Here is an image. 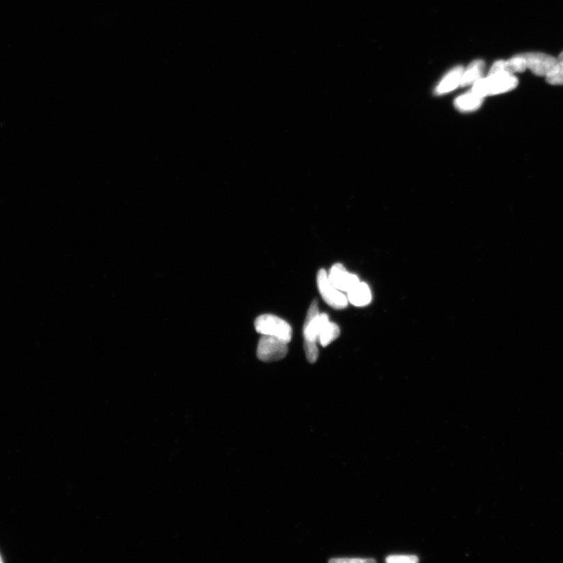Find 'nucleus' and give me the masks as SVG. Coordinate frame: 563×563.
I'll return each mask as SVG.
<instances>
[{
    "mask_svg": "<svg viewBox=\"0 0 563 563\" xmlns=\"http://www.w3.org/2000/svg\"><path fill=\"white\" fill-rule=\"evenodd\" d=\"M387 562H417L419 558L415 555H391L386 557Z\"/></svg>",
    "mask_w": 563,
    "mask_h": 563,
    "instance_id": "2eb2a0df",
    "label": "nucleus"
},
{
    "mask_svg": "<svg viewBox=\"0 0 563 563\" xmlns=\"http://www.w3.org/2000/svg\"><path fill=\"white\" fill-rule=\"evenodd\" d=\"M0 562H1V558H0Z\"/></svg>",
    "mask_w": 563,
    "mask_h": 563,
    "instance_id": "a211bd4d",
    "label": "nucleus"
},
{
    "mask_svg": "<svg viewBox=\"0 0 563 563\" xmlns=\"http://www.w3.org/2000/svg\"><path fill=\"white\" fill-rule=\"evenodd\" d=\"M485 64L483 61H475L469 65L466 72L463 73L461 80V86H467L474 84L475 81L481 79Z\"/></svg>",
    "mask_w": 563,
    "mask_h": 563,
    "instance_id": "9b49d317",
    "label": "nucleus"
},
{
    "mask_svg": "<svg viewBox=\"0 0 563 563\" xmlns=\"http://www.w3.org/2000/svg\"><path fill=\"white\" fill-rule=\"evenodd\" d=\"M547 83L553 86L563 85V64L560 63L553 73L547 76Z\"/></svg>",
    "mask_w": 563,
    "mask_h": 563,
    "instance_id": "4468645a",
    "label": "nucleus"
},
{
    "mask_svg": "<svg viewBox=\"0 0 563 563\" xmlns=\"http://www.w3.org/2000/svg\"><path fill=\"white\" fill-rule=\"evenodd\" d=\"M348 293L350 302L358 306V307H363V306L369 304L371 300L370 289L367 284L365 283L360 282L356 287H354Z\"/></svg>",
    "mask_w": 563,
    "mask_h": 563,
    "instance_id": "1a4fd4ad",
    "label": "nucleus"
},
{
    "mask_svg": "<svg viewBox=\"0 0 563 563\" xmlns=\"http://www.w3.org/2000/svg\"><path fill=\"white\" fill-rule=\"evenodd\" d=\"M340 327L335 324V322H328L324 327V329L322 330L319 337V341L322 347L329 345V344L335 341L336 339L340 336Z\"/></svg>",
    "mask_w": 563,
    "mask_h": 563,
    "instance_id": "f8f14e48",
    "label": "nucleus"
},
{
    "mask_svg": "<svg viewBox=\"0 0 563 563\" xmlns=\"http://www.w3.org/2000/svg\"><path fill=\"white\" fill-rule=\"evenodd\" d=\"M527 69L526 61L521 55L514 57L505 61L504 70L506 73L514 74L521 73Z\"/></svg>",
    "mask_w": 563,
    "mask_h": 563,
    "instance_id": "ddd939ff",
    "label": "nucleus"
},
{
    "mask_svg": "<svg viewBox=\"0 0 563 563\" xmlns=\"http://www.w3.org/2000/svg\"><path fill=\"white\" fill-rule=\"evenodd\" d=\"M519 80L512 74L500 73L489 75L473 84L472 92L480 97L504 94L516 88Z\"/></svg>",
    "mask_w": 563,
    "mask_h": 563,
    "instance_id": "f03ea898",
    "label": "nucleus"
},
{
    "mask_svg": "<svg viewBox=\"0 0 563 563\" xmlns=\"http://www.w3.org/2000/svg\"><path fill=\"white\" fill-rule=\"evenodd\" d=\"M483 100L484 98L473 94L472 92L458 96L455 101V105L459 111L464 112H473L482 105Z\"/></svg>",
    "mask_w": 563,
    "mask_h": 563,
    "instance_id": "9d476101",
    "label": "nucleus"
},
{
    "mask_svg": "<svg viewBox=\"0 0 563 563\" xmlns=\"http://www.w3.org/2000/svg\"><path fill=\"white\" fill-rule=\"evenodd\" d=\"M317 283H318L322 298L330 307L336 309H343L347 307V297L332 285L326 270H321L319 272L317 276Z\"/></svg>",
    "mask_w": 563,
    "mask_h": 563,
    "instance_id": "39448f33",
    "label": "nucleus"
},
{
    "mask_svg": "<svg viewBox=\"0 0 563 563\" xmlns=\"http://www.w3.org/2000/svg\"><path fill=\"white\" fill-rule=\"evenodd\" d=\"M558 61L563 64V51L560 53L559 57H558Z\"/></svg>",
    "mask_w": 563,
    "mask_h": 563,
    "instance_id": "f3484780",
    "label": "nucleus"
},
{
    "mask_svg": "<svg viewBox=\"0 0 563 563\" xmlns=\"http://www.w3.org/2000/svg\"><path fill=\"white\" fill-rule=\"evenodd\" d=\"M255 330L262 335L275 337L289 343L293 330L286 321L273 315H262L254 322Z\"/></svg>",
    "mask_w": 563,
    "mask_h": 563,
    "instance_id": "7ed1b4c3",
    "label": "nucleus"
},
{
    "mask_svg": "<svg viewBox=\"0 0 563 563\" xmlns=\"http://www.w3.org/2000/svg\"><path fill=\"white\" fill-rule=\"evenodd\" d=\"M288 343L280 338L263 335L260 339L257 355L265 363H272L286 357Z\"/></svg>",
    "mask_w": 563,
    "mask_h": 563,
    "instance_id": "20e7f679",
    "label": "nucleus"
},
{
    "mask_svg": "<svg viewBox=\"0 0 563 563\" xmlns=\"http://www.w3.org/2000/svg\"><path fill=\"white\" fill-rule=\"evenodd\" d=\"M328 322H330L329 316L325 313L319 314L318 303L314 300L310 306L304 325V348L306 358L310 363H315L318 360L319 349L316 343Z\"/></svg>",
    "mask_w": 563,
    "mask_h": 563,
    "instance_id": "f257e3e1",
    "label": "nucleus"
},
{
    "mask_svg": "<svg viewBox=\"0 0 563 563\" xmlns=\"http://www.w3.org/2000/svg\"><path fill=\"white\" fill-rule=\"evenodd\" d=\"M464 68L462 66H458L451 70L444 79L441 81V83L436 86L435 94L437 95H442L447 94L456 88L458 85H460Z\"/></svg>",
    "mask_w": 563,
    "mask_h": 563,
    "instance_id": "6e6552de",
    "label": "nucleus"
},
{
    "mask_svg": "<svg viewBox=\"0 0 563 563\" xmlns=\"http://www.w3.org/2000/svg\"><path fill=\"white\" fill-rule=\"evenodd\" d=\"M332 285L339 291L348 293L360 283L356 275L352 274L340 263L332 267L330 275L328 276Z\"/></svg>",
    "mask_w": 563,
    "mask_h": 563,
    "instance_id": "0eeeda50",
    "label": "nucleus"
},
{
    "mask_svg": "<svg viewBox=\"0 0 563 563\" xmlns=\"http://www.w3.org/2000/svg\"><path fill=\"white\" fill-rule=\"evenodd\" d=\"M519 55L526 61L527 69L541 77H547L553 73L560 64L558 59L543 53H525Z\"/></svg>",
    "mask_w": 563,
    "mask_h": 563,
    "instance_id": "423d86ee",
    "label": "nucleus"
},
{
    "mask_svg": "<svg viewBox=\"0 0 563 563\" xmlns=\"http://www.w3.org/2000/svg\"><path fill=\"white\" fill-rule=\"evenodd\" d=\"M376 560L374 559H369V558H361V557H335L331 558L330 560V562L333 563H365V562H374Z\"/></svg>",
    "mask_w": 563,
    "mask_h": 563,
    "instance_id": "dca6fc26",
    "label": "nucleus"
}]
</instances>
